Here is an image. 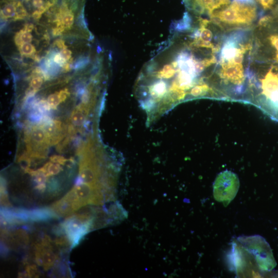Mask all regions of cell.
Here are the masks:
<instances>
[{
	"mask_svg": "<svg viewBox=\"0 0 278 278\" xmlns=\"http://www.w3.org/2000/svg\"><path fill=\"white\" fill-rule=\"evenodd\" d=\"M239 244L252 255L257 267L262 270H270L275 262L268 244L261 236H241L237 238Z\"/></svg>",
	"mask_w": 278,
	"mask_h": 278,
	"instance_id": "obj_1",
	"label": "cell"
},
{
	"mask_svg": "<svg viewBox=\"0 0 278 278\" xmlns=\"http://www.w3.org/2000/svg\"><path fill=\"white\" fill-rule=\"evenodd\" d=\"M239 187L237 175L225 170L216 177L213 183V196L218 202L227 206L236 196Z\"/></svg>",
	"mask_w": 278,
	"mask_h": 278,
	"instance_id": "obj_2",
	"label": "cell"
},
{
	"mask_svg": "<svg viewBox=\"0 0 278 278\" xmlns=\"http://www.w3.org/2000/svg\"><path fill=\"white\" fill-rule=\"evenodd\" d=\"M95 219L93 213L89 212L72 216L65 220L62 227L72 247L76 246L94 227Z\"/></svg>",
	"mask_w": 278,
	"mask_h": 278,
	"instance_id": "obj_3",
	"label": "cell"
},
{
	"mask_svg": "<svg viewBox=\"0 0 278 278\" xmlns=\"http://www.w3.org/2000/svg\"><path fill=\"white\" fill-rule=\"evenodd\" d=\"M231 0H182L186 11L194 16H210L229 6Z\"/></svg>",
	"mask_w": 278,
	"mask_h": 278,
	"instance_id": "obj_4",
	"label": "cell"
},
{
	"mask_svg": "<svg viewBox=\"0 0 278 278\" xmlns=\"http://www.w3.org/2000/svg\"><path fill=\"white\" fill-rule=\"evenodd\" d=\"M51 241L48 236H45L41 242L36 246V262L43 266L45 270L51 267L56 259V256L52 250Z\"/></svg>",
	"mask_w": 278,
	"mask_h": 278,
	"instance_id": "obj_5",
	"label": "cell"
},
{
	"mask_svg": "<svg viewBox=\"0 0 278 278\" xmlns=\"http://www.w3.org/2000/svg\"><path fill=\"white\" fill-rule=\"evenodd\" d=\"M262 93L267 99L272 94L278 92V73L271 68L262 81Z\"/></svg>",
	"mask_w": 278,
	"mask_h": 278,
	"instance_id": "obj_6",
	"label": "cell"
},
{
	"mask_svg": "<svg viewBox=\"0 0 278 278\" xmlns=\"http://www.w3.org/2000/svg\"><path fill=\"white\" fill-rule=\"evenodd\" d=\"M32 39V36L29 32H26L22 29L15 35L14 42L19 47L23 43L30 42Z\"/></svg>",
	"mask_w": 278,
	"mask_h": 278,
	"instance_id": "obj_7",
	"label": "cell"
},
{
	"mask_svg": "<svg viewBox=\"0 0 278 278\" xmlns=\"http://www.w3.org/2000/svg\"><path fill=\"white\" fill-rule=\"evenodd\" d=\"M32 138L37 143H43L47 141V137L45 131L40 128H36L32 132Z\"/></svg>",
	"mask_w": 278,
	"mask_h": 278,
	"instance_id": "obj_8",
	"label": "cell"
},
{
	"mask_svg": "<svg viewBox=\"0 0 278 278\" xmlns=\"http://www.w3.org/2000/svg\"><path fill=\"white\" fill-rule=\"evenodd\" d=\"M72 123L77 126H81L84 120V116L80 110H76L73 111L71 116Z\"/></svg>",
	"mask_w": 278,
	"mask_h": 278,
	"instance_id": "obj_9",
	"label": "cell"
},
{
	"mask_svg": "<svg viewBox=\"0 0 278 278\" xmlns=\"http://www.w3.org/2000/svg\"><path fill=\"white\" fill-rule=\"evenodd\" d=\"M19 49L22 55L27 56H33L36 51L34 46L29 43L22 44Z\"/></svg>",
	"mask_w": 278,
	"mask_h": 278,
	"instance_id": "obj_10",
	"label": "cell"
},
{
	"mask_svg": "<svg viewBox=\"0 0 278 278\" xmlns=\"http://www.w3.org/2000/svg\"><path fill=\"white\" fill-rule=\"evenodd\" d=\"M77 10H71L66 13L62 18V23L65 28H70L74 21V12Z\"/></svg>",
	"mask_w": 278,
	"mask_h": 278,
	"instance_id": "obj_11",
	"label": "cell"
},
{
	"mask_svg": "<svg viewBox=\"0 0 278 278\" xmlns=\"http://www.w3.org/2000/svg\"><path fill=\"white\" fill-rule=\"evenodd\" d=\"M47 102L50 108L54 109H56L57 106L61 102L58 93L56 92L50 95L48 97Z\"/></svg>",
	"mask_w": 278,
	"mask_h": 278,
	"instance_id": "obj_12",
	"label": "cell"
},
{
	"mask_svg": "<svg viewBox=\"0 0 278 278\" xmlns=\"http://www.w3.org/2000/svg\"><path fill=\"white\" fill-rule=\"evenodd\" d=\"M267 99L272 108L278 112V92L272 94Z\"/></svg>",
	"mask_w": 278,
	"mask_h": 278,
	"instance_id": "obj_13",
	"label": "cell"
},
{
	"mask_svg": "<svg viewBox=\"0 0 278 278\" xmlns=\"http://www.w3.org/2000/svg\"><path fill=\"white\" fill-rule=\"evenodd\" d=\"M26 272L28 276L31 277H38L39 275L38 269L34 265H31L27 266Z\"/></svg>",
	"mask_w": 278,
	"mask_h": 278,
	"instance_id": "obj_14",
	"label": "cell"
},
{
	"mask_svg": "<svg viewBox=\"0 0 278 278\" xmlns=\"http://www.w3.org/2000/svg\"><path fill=\"white\" fill-rule=\"evenodd\" d=\"M1 203L3 204V205H5L6 206H8V205H10V203L8 201V197L7 196V193H6V189H5V188L3 185V184H2V185H1Z\"/></svg>",
	"mask_w": 278,
	"mask_h": 278,
	"instance_id": "obj_15",
	"label": "cell"
},
{
	"mask_svg": "<svg viewBox=\"0 0 278 278\" xmlns=\"http://www.w3.org/2000/svg\"><path fill=\"white\" fill-rule=\"evenodd\" d=\"M89 61L88 57H81L74 63V67L76 69L83 67L89 63Z\"/></svg>",
	"mask_w": 278,
	"mask_h": 278,
	"instance_id": "obj_16",
	"label": "cell"
},
{
	"mask_svg": "<svg viewBox=\"0 0 278 278\" xmlns=\"http://www.w3.org/2000/svg\"><path fill=\"white\" fill-rule=\"evenodd\" d=\"M43 79L40 77L33 78L30 82V86L32 89L38 90L42 85Z\"/></svg>",
	"mask_w": 278,
	"mask_h": 278,
	"instance_id": "obj_17",
	"label": "cell"
},
{
	"mask_svg": "<svg viewBox=\"0 0 278 278\" xmlns=\"http://www.w3.org/2000/svg\"><path fill=\"white\" fill-rule=\"evenodd\" d=\"M264 9H270L274 4L275 0H255Z\"/></svg>",
	"mask_w": 278,
	"mask_h": 278,
	"instance_id": "obj_18",
	"label": "cell"
},
{
	"mask_svg": "<svg viewBox=\"0 0 278 278\" xmlns=\"http://www.w3.org/2000/svg\"><path fill=\"white\" fill-rule=\"evenodd\" d=\"M50 160L53 163H57L60 165H64L65 163L68 161L67 159L60 155L51 156L50 158Z\"/></svg>",
	"mask_w": 278,
	"mask_h": 278,
	"instance_id": "obj_19",
	"label": "cell"
},
{
	"mask_svg": "<svg viewBox=\"0 0 278 278\" xmlns=\"http://www.w3.org/2000/svg\"><path fill=\"white\" fill-rule=\"evenodd\" d=\"M54 62L60 66L63 67L66 63V60L61 56L60 53H57L53 57Z\"/></svg>",
	"mask_w": 278,
	"mask_h": 278,
	"instance_id": "obj_20",
	"label": "cell"
},
{
	"mask_svg": "<svg viewBox=\"0 0 278 278\" xmlns=\"http://www.w3.org/2000/svg\"><path fill=\"white\" fill-rule=\"evenodd\" d=\"M60 54L66 61L70 60L71 58L72 51L67 48L62 49Z\"/></svg>",
	"mask_w": 278,
	"mask_h": 278,
	"instance_id": "obj_21",
	"label": "cell"
},
{
	"mask_svg": "<svg viewBox=\"0 0 278 278\" xmlns=\"http://www.w3.org/2000/svg\"><path fill=\"white\" fill-rule=\"evenodd\" d=\"M270 41L272 45L276 49L277 53H276V59L278 61V36H272L270 37Z\"/></svg>",
	"mask_w": 278,
	"mask_h": 278,
	"instance_id": "obj_22",
	"label": "cell"
},
{
	"mask_svg": "<svg viewBox=\"0 0 278 278\" xmlns=\"http://www.w3.org/2000/svg\"><path fill=\"white\" fill-rule=\"evenodd\" d=\"M58 94L60 99V101L63 102L66 99L68 95H70V93L68 92V90L65 89L64 90H61L58 93Z\"/></svg>",
	"mask_w": 278,
	"mask_h": 278,
	"instance_id": "obj_23",
	"label": "cell"
},
{
	"mask_svg": "<svg viewBox=\"0 0 278 278\" xmlns=\"http://www.w3.org/2000/svg\"><path fill=\"white\" fill-rule=\"evenodd\" d=\"M67 243H68V241L67 239H66V238H65V237H60L57 238L55 241V244L59 246H63L67 245Z\"/></svg>",
	"mask_w": 278,
	"mask_h": 278,
	"instance_id": "obj_24",
	"label": "cell"
},
{
	"mask_svg": "<svg viewBox=\"0 0 278 278\" xmlns=\"http://www.w3.org/2000/svg\"><path fill=\"white\" fill-rule=\"evenodd\" d=\"M55 44L59 48L64 49L66 48L67 46L65 45L64 42L61 39H58L56 40Z\"/></svg>",
	"mask_w": 278,
	"mask_h": 278,
	"instance_id": "obj_25",
	"label": "cell"
},
{
	"mask_svg": "<svg viewBox=\"0 0 278 278\" xmlns=\"http://www.w3.org/2000/svg\"><path fill=\"white\" fill-rule=\"evenodd\" d=\"M42 15V14L38 9H36L32 13L31 16L33 19L38 20L41 18Z\"/></svg>",
	"mask_w": 278,
	"mask_h": 278,
	"instance_id": "obj_26",
	"label": "cell"
},
{
	"mask_svg": "<svg viewBox=\"0 0 278 278\" xmlns=\"http://www.w3.org/2000/svg\"><path fill=\"white\" fill-rule=\"evenodd\" d=\"M34 26L31 23H28L25 25L23 30L26 32H31L33 29Z\"/></svg>",
	"mask_w": 278,
	"mask_h": 278,
	"instance_id": "obj_27",
	"label": "cell"
},
{
	"mask_svg": "<svg viewBox=\"0 0 278 278\" xmlns=\"http://www.w3.org/2000/svg\"><path fill=\"white\" fill-rule=\"evenodd\" d=\"M46 188L45 183H41L38 184L37 186H35V189L39 191V192H43Z\"/></svg>",
	"mask_w": 278,
	"mask_h": 278,
	"instance_id": "obj_28",
	"label": "cell"
},
{
	"mask_svg": "<svg viewBox=\"0 0 278 278\" xmlns=\"http://www.w3.org/2000/svg\"><path fill=\"white\" fill-rule=\"evenodd\" d=\"M62 32V31L61 29H60L59 28L57 27H56L53 29L52 33L54 36H59L60 34H61Z\"/></svg>",
	"mask_w": 278,
	"mask_h": 278,
	"instance_id": "obj_29",
	"label": "cell"
},
{
	"mask_svg": "<svg viewBox=\"0 0 278 278\" xmlns=\"http://www.w3.org/2000/svg\"><path fill=\"white\" fill-rule=\"evenodd\" d=\"M63 68L64 69L65 71H68L70 70L71 69V67H70V63H66L63 66Z\"/></svg>",
	"mask_w": 278,
	"mask_h": 278,
	"instance_id": "obj_30",
	"label": "cell"
}]
</instances>
